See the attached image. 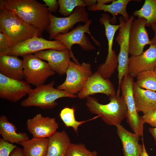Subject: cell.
I'll use <instances>...</instances> for the list:
<instances>
[{"label": "cell", "mask_w": 156, "mask_h": 156, "mask_svg": "<svg viewBox=\"0 0 156 156\" xmlns=\"http://www.w3.org/2000/svg\"><path fill=\"white\" fill-rule=\"evenodd\" d=\"M11 11L42 32L49 24L50 12L45 4L36 0H0V9Z\"/></svg>", "instance_id": "6da1fadb"}, {"label": "cell", "mask_w": 156, "mask_h": 156, "mask_svg": "<svg viewBox=\"0 0 156 156\" xmlns=\"http://www.w3.org/2000/svg\"><path fill=\"white\" fill-rule=\"evenodd\" d=\"M0 31L8 40L10 47L37 36L42 32L27 23L13 12L0 9Z\"/></svg>", "instance_id": "7a4b0ae2"}, {"label": "cell", "mask_w": 156, "mask_h": 156, "mask_svg": "<svg viewBox=\"0 0 156 156\" xmlns=\"http://www.w3.org/2000/svg\"><path fill=\"white\" fill-rule=\"evenodd\" d=\"M86 105L91 113L97 115L106 124L115 126L120 124L126 118L127 108L125 99L122 96L116 95L109 97V102L102 104L94 97L87 99Z\"/></svg>", "instance_id": "3957f363"}, {"label": "cell", "mask_w": 156, "mask_h": 156, "mask_svg": "<svg viewBox=\"0 0 156 156\" xmlns=\"http://www.w3.org/2000/svg\"><path fill=\"white\" fill-rule=\"evenodd\" d=\"M55 82L51 81L32 89L27 97L21 103L22 107L34 106L42 109H52L57 105L56 100L63 97L72 98L77 97L76 94H72L65 91L54 88Z\"/></svg>", "instance_id": "277c9868"}, {"label": "cell", "mask_w": 156, "mask_h": 156, "mask_svg": "<svg viewBox=\"0 0 156 156\" xmlns=\"http://www.w3.org/2000/svg\"><path fill=\"white\" fill-rule=\"evenodd\" d=\"M92 23L91 19L83 25H78L76 27L71 31L65 34H59L54 38L55 40L59 41L66 47L70 51L71 58L73 62L77 64L80 63L75 58L72 51V46L75 44H78L84 50L90 51L94 50L95 47L91 43L90 40L87 36L86 33L90 36V37L94 43L98 46L100 47V42L92 35L90 27Z\"/></svg>", "instance_id": "5b68a950"}, {"label": "cell", "mask_w": 156, "mask_h": 156, "mask_svg": "<svg viewBox=\"0 0 156 156\" xmlns=\"http://www.w3.org/2000/svg\"><path fill=\"white\" fill-rule=\"evenodd\" d=\"M135 16H131L128 20L125 19L122 16L119 17L120 26L115 40L120 46V51L118 56V86L116 94L119 95L120 86L124 77L128 74V62L129 57V36L130 29Z\"/></svg>", "instance_id": "8992f818"}, {"label": "cell", "mask_w": 156, "mask_h": 156, "mask_svg": "<svg viewBox=\"0 0 156 156\" xmlns=\"http://www.w3.org/2000/svg\"><path fill=\"white\" fill-rule=\"evenodd\" d=\"M91 67L89 63L83 62L78 64L71 61L66 71L65 81L57 88L70 94H78L92 75Z\"/></svg>", "instance_id": "52a82bcc"}, {"label": "cell", "mask_w": 156, "mask_h": 156, "mask_svg": "<svg viewBox=\"0 0 156 156\" xmlns=\"http://www.w3.org/2000/svg\"><path fill=\"white\" fill-rule=\"evenodd\" d=\"M22 57L23 79L29 84L36 87L44 84L49 77L55 74L47 63L34 54H29Z\"/></svg>", "instance_id": "ba28073f"}, {"label": "cell", "mask_w": 156, "mask_h": 156, "mask_svg": "<svg viewBox=\"0 0 156 156\" xmlns=\"http://www.w3.org/2000/svg\"><path fill=\"white\" fill-rule=\"evenodd\" d=\"M134 82L133 77L126 74L121 81L120 88L127 108V122L134 133L142 137L145 123L136 109L133 91Z\"/></svg>", "instance_id": "9c48e42d"}, {"label": "cell", "mask_w": 156, "mask_h": 156, "mask_svg": "<svg viewBox=\"0 0 156 156\" xmlns=\"http://www.w3.org/2000/svg\"><path fill=\"white\" fill-rule=\"evenodd\" d=\"M49 24L47 30L49 35V39L51 40L59 34H65L69 32L77 23H87L89 19L88 12L85 7H77L69 16L59 17L49 14Z\"/></svg>", "instance_id": "30bf717a"}, {"label": "cell", "mask_w": 156, "mask_h": 156, "mask_svg": "<svg viewBox=\"0 0 156 156\" xmlns=\"http://www.w3.org/2000/svg\"><path fill=\"white\" fill-rule=\"evenodd\" d=\"M67 49L66 46L59 41L47 40L36 36L11 47L6 55L22 56L49 49L61 51Z\"/></svg>", "instance_id": "8fae6325"}, {"label": "cell", "mask_w": 156, "mask_h": 156, "mask_svg": "<svg viewBox=\"0 0 156 156\" xmlns=\"http://www.w3.org/2000/svg\"><path fill=\"white\" fill-rule=\"evenodd\" d=\"M32 89L25 81L7 77L0 73V98L16 102L28 94Z\"/></svg>", "instance_id": "7c38bea8"}, {"label": "cell", "mask_w": 156, "mask_h": 156, "mask_svg": "<svg viewBox=\"0 0 156 156\" xmlns=\"http://www.w3.org/2000/svg\"><path fill=\"white\" fill-rule=\"evenodd\" d=\"M146 20L138 18L133 21L130 29L129 36V53L136 56L142 53L147 44H151L146 28Z\"/></svg>", "instance_id": "4fadbf2b"}, {"label": "cell", "mask_w": 156, "mask_h": 156, "mask_svg": "<svg viewBox=\"0 0 156 156\" xmlns=\"http://www.w3.org/2000/svg\"><path fill=\"white\" fill-rule=\"evenodd\" d=\"M98 93L104 94L109 97L116 94L114 85L109 79L103 78L96 71L89 78L77 96L83 99Z\"/></svg>", "instance_id": "5bb4252c"}, {"label": "cell", "mask_w": 156, "mask_h": 156, "mask_svg": "<svg viewBox=\"0 0 156 156\" xmlns=\"http://www.w3.org/2000/svg\"><path fill=\"white\" fill-rule=\"evenodd\" d=\"M34 54L47 61L51 70L60 76L66 73L71 58V52L68 49L61 51L49 49L38 51Z\"/></svg>", "instance_id": "9a60e30c"}, {"label": "cell", "mask_w": 156, "mask_h": 156, "mask_svg": "<svg viewBox=\"0 0 156 156\" xmlns=\"http://www.w3.org/2000/svg\"><path fill=\"white\" fill-rule=\"evenodd\" d=\"M156 67V46L151 44L149 48L142 53L131 56L128 62V74L136 77L141 73L153 70Z\"/></svg>", "instance_id": "2e32d148"}, {"label": "cell", "mask_w": 156, "mask_h": 156, "mask_svg": "<svg viewBox=\"0 0 156 156\" xmlns=\"http://www.w3.org/2000/svg\"><path fill=\"white\" fill-rule=\"evenodd\" d=\"M29 132L34 138H48L56 131L58 124L54 118L44 117L38 114L26 122Z\"/></svg>", "instance_id": "e0dca14e"}, {"label": "cell", "mask_w": 156, "mask_h": 156, "mask_svg": "<svg viewBox=\"0 0 156 156\" xmlns=\"http://www.w3.org/2000/svg\"><path fill=\"white\" fill-rule=\"evenodd\" d=\"M116 126L117 135L122 143L124 155L140 156L142 146L139 144L140 136L128 131L120 124Z\"/></svg>", "instance_id": "ac0fdd59"}, {"label": "cell", "mask_w": 156, "mask_h": 156, "mask_svg": "<svg viewBox=\"0 0 156 156\" xmlns=\"http://www.w3.org/2000/svg\"><path fill=\"white\" fill-rule=\"evenodd\" d=\"M133 96L136 109L143 114L156 109V92L138 86L135 82L133 84Z\"/></svg>", "instance_id": "d6986e66"}, {"label": "cell", "mask_w": 156, "mask_h": 156, "mask_svg": "<svg viewBox=\"0 0 156 156\" xmlns=\"http://www.w3.org/2000/svg\"><path fill=\"white\" fill-rule=\"evenodd\" d=\"M0 73L10 78L23 80V60L19 59L17 56L8 55H0Z\"/></svg>", "instance_id": "ffe728a7"}, {"label": "cell", "mask_w": 156, "mask_h": 156, "mask_svg": "<svg viewBox=\"0 0 156 156\" xmlns=\"http://www.w3.org/2000/svg\"><path fill=\"white\" fill-rule=\"evenodd\" d=\"M71 143L70 138L65 130L56 131L48 138L46 156H66Z\"/></svg>", "instance_id": "44dd1931"}, {"label": "cell", "mask_w": 156, "mask_h": 156, "mask_svg": "<svg viewBox=\"0 0 156 156\" xmlns=\"http://www.w3.org/2000/svg\"><path fill=\"white\" fill-rule=\"evenodd\" d=\"M132 0H114L109 5L100 4L97 3L94 5L88 8V10L92 12L97 11H104L108 12L112 15L110 23L114 24L116 22V16L120 14L125 20L129 18L127 11V7L128 3Z\"/></svg>", "instance_id": "7402d4cb"}, {"label": "cell", "mask_w": 156, "mask_h": 156, "mask_svg": "<svg viewBox=\"0 0 156 156\" xmlns=\"http://www.w3.org/2000/svg\"><path fill=\"white\" fill-rule=\"evenodd\" d=\"M16 126L10 122L5 115L0 117V134L4 140L12 143L19 144L22 142L29 139L25 132H17Z\"/></svg>", "instance_id": "603a6c76"}, {"label": "cell", "mask_w": 156, "mask_h": 156, "mask_svg": "<svg viewBox=\"0 0 156 156\" xmlns=\"http://www.w3.org/2000/svg\"><path fill=\"white\" fill-rule=\"evenodd\" d=\"M48 138L33 137L31 139L22 142L24 156H46Z\"/></svg>", "instance_id": "cb8c5ba5"}, {"label": "cell", "mask_w": 156, "mask_h": 156, "mask_svg": "<svg viewBox=\"0 0 156 156\" xmlns=\"http://www.w3.org/2000/svg\"><path fill=\"white\" fill-rule=\"evenodd\" d=\"M111 18L110 16L106 13H103L99 19L101 24L105 27V35L108 41V54L106 60H109L111 57L113 50L112 46L115 34L119 29L120 25L112 24L110 23Z\"/></svg>", "instance_id": "d4e9b609"}, {"label": "cell", "mask_w": 156, "mask_h": 156, "mask_svg": "<svg viewBox=\"0 0 156 156\" xmlns=\"http://www.w3.org/2000/svg\"><path fill=\"white\" fill-rule=\"evenodd\" d=\"M133 15L145 19L146 26L156 23V0H145L142 7L135 11Z\"/></svg>", "instance_id": "484cf974"}, {"label": "cell", "mask_w": 156, "mask_h": 156, "mask_svg": "<svg viewBox=\"0 0 156 156\" xmlns=\"http://www.w3.org/2000/svg\"><path fill=\"white\" fill-rule=\"evenodd\" d=\"M75 110L74 108L65 107L62 109L60 114V116L66 127H72L74 131L78 133L79 127L82 124L88 121L93 120L98 117H96L89 120L82 121H77L75 119Z\"/></svg>", "instance_id": "4316f807"}, {"label": "cell", "mask_w": 156, "mask_h": 156, "mask_svg": "<svg viewBox=\"0 0 156 156\" xmlns=\"http://www.w3.org/2000/svg\"><path fill=\"white\" fill-rule=\"evenodd\" d=\"M136 77L135 82L140 87L156 91V72L146 71L139 74Z\"/></svg>", "instance_id": "83f0119b"}, {"label": "cell", "mask_w": 156, "mask_h": 156, "mask_svg": "<svg viewBox=\"0 0 156 156\" xmlns=\"http://www.w3.org/2000/svg\"><path fill=\"white\" fill-rule=\"evenodd\" d=\"M118 66V55L113 49L111 57L109 60H106L104 63L101 64L98 67L97 71L103 78L109 79Z\"/></svg>", "instance_id": "f1b7e54d"}, {"label": "cell", "mask_w": 156, "mask_h": 156, "mask_svg": "<svg viewBox=\"0 0 156 156\" xmlns=\"http://www.w3.org/2000/svg\"><path fill=\"white\" fill-rule=\"evenodd\" d=\"M58 1L59 13L66 17L69 16L77 7L86 6L83 0H58Z\"/></svg>", "instance_id": "f546056e"}, {"label": "cell", "mask_w": 156, "mask_h": 156, "mask_svg": "<svg viewBox=\"0 0 156 156\" xmlns=\"http://www.w3.org/2000/svg\"><path fill=\"white\" fill-rule=\"evenodd\" d=\"M66 156H98L97 152L90 151L81 143H71L67 151Z\"/></svg>", "instance_id": "4dcf8cb0"}, {"label": "cell", "mask_w": 156, "mask_h": 156, "mask_svg": "<svg viewBox=\"0 0 156 156\" xmlns=\"http://www.w3.org/2000/svg\"><path fill=\"white\" fill-rule=\"evenodd\" d=\"M17 146L12 143L0 139V156H10L11 153Z\"/></svg>", "instance_id": "1f68e13d"}, {"label": "cell", "mask_w": 156, "mask_h": 156, "mask_svg": "<svg viewBox=\"0 0 156 156\" xmlns=\"http://www.w3.org/2000/svg\"><path fill=\"white\" fill-rule=\"evenodd\" d=\"M11 47L7 37L1 31H0V56L6 55Z\"/></svg>", "instance_id": "d6a6232c"}, {"label": "cell", "mask_w": 156, "mask_h": 156, "mask_svg": "<svg viewBox=\"0 0 156 156\" xmlns=\"http://www.w3.org/2000/svg\"><path fill=\"white\" fill-rule=\"evenodd\" d=\"M142 116L144 123L156 128V109L150 111Z\"/></svg>", "instance_id": "836d02e7"}, {"label": "cell", "mask_w": 156, "mask_h": 156, "mask_svg": "<svg viewBox=\"0 0 156 156\" xmlns=\"http://www.w3.org/2000/svg\"><path fill=\"white\" fill-rule=\"evenodd\" d=\"M45 5L49 9L50 12H56L59 7L58 1L56 0H43Z\"/></svg>", "instance_id": "e575fe53"}, {"label": "cell", "mask_w": 156, "mask_h": 156, "mask_svg": "<svg viewBox=\"0 0 156 156\" xmlns=\"http://www.w3.org/2000/svg\"><path fill=\"white\" fill-rule=\"evenodd\" d=\"M10 156H24L23 150L17 147L12 152Z\"/></svg>", "instance_id": "d590c367"}, {"label": "cell", "mask_w": 156, "mask_h": 156, "mask_svg": "<svg viewBox=\"0 0 156 156\" xmlns=\"http://www.w3.org/2000/svg\"><path fill=\"white\" fill-rule=\"evenodd\" d=\"M151 27L154 33L153 37L151 40V44L156 46V23L153 25Z\"/></svg>", "instance_id": "8d00e7d4"}, {"label": "cell", "mask_w": 156, "mask_h": 156, "mask_svg": "<svg viewBox=\"0 0 156 156\" xmlns=\"http://www.w3.org/2000/svg\"><path fill=\"white\" fill-rule=\"evenodd\" d=\"M86 6L90 7L92 6L97 3L96 0H84Z\"/></svg>", "instance_id": "74e56055"}, {"label": "cell", "mask_w": 156, "mask_h": 156, "mask_svg": "<svg viewBox=\"0 0 156 156\" xmlns=\"http://www.w3.org/2000/svg\"><path fill=\"white\" fill-rule=\"evenodd\" d=\"M149 131L154 138L156 146V128L150 127L148 129Z\"/></svg>", "instance_id": "f35d334b"}, {"label": "cell", "mask_w": 156, "mask_h": 156, "mask_svg": "<svg viewBox=\"0 0 156 156\" xmlns=\"http://www.w3.org/2000/svg\"><path fill=\"white\" fill-rule=\"evenodd\" d=\"M142 149L140 156H149L146 151L144 144L143 139H142Z\"/></svg>", "instance_id": "ab89813d"}, {"label": "cell", "mask_w": 156, "mask_h": 156, "mask_svg": "<svg viewBox=\"0 0 156 156\" xmlns=\"http://www.w3.org/2000/svg\"><path fill=\"white\" fill-rule=\"evenodd\" d=\"M114 0H97V3L100 4H106V3L112 2Z\"/></svg>", "instance_id": "60d3db41"}, {"label": "cell", "mask_w": 156, "mask_h": 156, "mask_svg": "<svg viewBox=\"0 0 156 156\" xmlns=\"http://www.w3.org/2000/svg\"><path fill=\"white\" fill-rule=\"evenodd\" d=\"M154 71L156 72V67L154 70Z\"/></svg>", "instance_id": "b9f144b4"}]
</instances>
